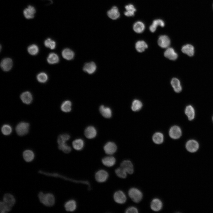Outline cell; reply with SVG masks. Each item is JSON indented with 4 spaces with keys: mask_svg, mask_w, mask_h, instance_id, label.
<instances>
[{
    "mask_svg": "<svg viewBox=\"0 0 213 213\" xmlns=\"http://www.w3.org/2000/svg\"><path fill=\"white\" fill-rule=\"evenodd\" d=\"M38 197L40 202L46 206H52L55 203L54 196L51 193L44 194L40 192L38 193Z\"/></svg>",
    "mask_w": 213,
    "mask_h": 213,
    "instance_id": "obj_1",
    "label": "cell"
},
{
    "mask_svg": "<svg viewBox=\"0 0 213 213\" xmlns=\"http://www.w3.org/2000/svg\"><path fill=\"white\" fill-rule=\"evenodd\" d=\"M129 197L134 202L138 203L142 199L143 194L142 192L138 189L135 188H130L128 192Z\"/></svg>",
    "mask_w": 213,
    "mask_h": 213,
    "instance_id": "obj_2",
    "label": "cell"
},
{
    "mask_svg": "<svg viewBox=\"0 0 213 213\" xmlns=\"http://www.w3.org/2000/svg\"><path fill=\"white\" fill-rule=\"evenodd\" d=\"M29 125L28 123L21 122L16 126L15 130L17 134L20 136H22L27 133L29 131Z\"/></svg>",
    "mask_w": 213,
    "mask_h": 213,
    "instance_id": "obj_3",
    "label": "cell"
},
{
    "mask_svg": "<svg viewBox=\"0 0 213 213\" xmlns=\"http://www.w3.org/2000/svg\"><path fill=\"white\" fill-rule=\"evenodd\" d=\"M109 174L105 170L101 169L98 171L95 174V178L99 183H103L106 181L109 177Z\"/></svg>",
    "mask_w": 213,
    "mask_h": 213,
    "instance_id": "obj_4",
    "label": "cell"
},
{
    "mask_svg": "<svg viewBox=\"0 0 213 213\" xmlns=\"http://www.w3.org/2000/svg\"><path fill=\"white\" fill-rule=\"evenodd\" d=\"M199 145L196 141L191 140L188 141L185 145L187 150L191 153L196 152L199 149Z\"/></svg>",
    "mask_w": 213,
    "mask_h": 213,
    "instance_id": "obj_5",
    "label": "cell"
},
{
    "mask_svg": "<svg viewBox=\"0 0 213 213\" xmlns=\"http://www.w3.org/2000/svg\"><path fill=\"white\" fill-rule=\"evenodd\" d=\"M113 198L115 201L119 204H123L125 203L127 200L126 196L125 193L120 190L114 193Z\"/></svg>",
    "mask_w": 213,
    "mask_h": 213,
    "instance_id": "obj_6",
    "label": "cell"
},
{
    "mask_svg": "<svg viewBox=\"0 0 213 213\" xmlns=\"http://www.w3.org/2000/svg\"><path fill=\"white\" fill-rule=\"evenodd\" d=\"M104 149L106 154L111 155L114 154L117 151V146L114 143L108 142L104 146Z\"/></svg>",
    "mask_w": 213,
    "mask_h": 213,
    "instance_id": "obj_7",
    "label": "cell"
},
{
    "mask_svg": "<svg viewBox=\"0 0 213 213\" xmlns=\"http://www.w3.org/2000/svg\"><path fill=\"white\" fill-rule=\"evenodd\" d=\"M182 134L180 128L176 125L172 127L169 131L170 137L173 139H177L180 138Z\"/></svg>",
    "mask_w": 213,
    "mask_h": 213,
    "instance_id": "obj_8",
    "label": "cell"
},
{
    "mask_svg": "<svg viewBox=\"0 0 213 213\" xmlns=\"http://www.w3.org/2000/svg\"><path fill=\"white\" fill-rule=\"evenodd\" d=\"M159 46L163 48H167L170 44V40L169 37L166 35L160 36L158 40Z\"/></svg>",
    "mask_w": 213,
    "mask_h": 213,
    "instance_id": "obj_9",
    "label": "cell"
},
{
    "mask_svg": "<svg viewBox=\"0 0 213 213\" xmlns=\"http://www.w3.org/2000/svg\"><path fill=\"white\" fill-rule=\"evenodd\" d=\"M120 167L130 174H132L134 172L133 166L131 161L126 160L123 161L120 164Z\"/></svg>",
    "mask_w": 213,
    "mask_h": 213,
    "instance_id": "obj_10",
    "label": "cell"
},
{
    "mask_svg": "<svg viewBox=\"0 0 213 213\" xmlns=\"http://www.w3.org/2000/svg\"><path fill=\"white\" fill-rule=\"evenodd\" d=\"M162 206L163 204L162 201L158 198L153 199L151 203V208L154 211H159L162 209Z\"/></svg>",
    "mask_w": 213,
    "mask_h": 213,
    "instance_id": "obj_11",
    "label": "cell"
},
{
    "mask_svg": "<svg viewBox=\"0 0 213 213\" xmlns=\"http://www.w3.org/2000/svg\"><path fill=\"white\" fill-rule=\"evenodd\" d=\"M12 59L10 58H4L1 61L0 65L3 70L8 71L12 68Z\"/></svg>",
    "mask_w": 213,
    "mask_h": 213,
    "instance_id": "obj_12",
    "label": "cell"
},
{
    "mask_svg": "<svg viewBox=\"0 0 213 213\" xmlns=\"http://www.w3.org/2000/svg\"><path fill=\"white\" fill-rule=\"evenodd\" d=\"M164 55L165 57L172 60H176L178 57L177 54L174 49L171 47L167 48L164 52Z\"/></svg>",
    "mask_w": 213,
    "mask_h": 213,
    "instance_id": "obj_13",
    "label": "cell"
},
{
    "mask_svg": "<svg viewBox=\"0 0 213 213\" xmlns=\"http://www.w3.org/2000/svg\"><path fill=\"white\" fill-rule=\"evenodd\" d=\"M3 201L6 205L12 207L15 204V200L11 194L6 193L4 196Z\"/></svg>",
    "mask_w": 213,
    "mask_h": 213,
    "instance_id": "obj_14",
    "label": "cell"
},
{
    "mask_svg": "<svg viewBox=\"0 0 213 213\" xmlns=\"http://www.w3.org/2000/svg\"><path fill=\"white\" fill-rule=\"evenodd\" d=\"M36 11L35 8L31 5H29L23 11V14L27 19H31L34 16Z\"/></svg>",
    "mask_w": 213,
    "mask_h": 213,
    "instance_id": "obj_15",
    "label": "cell"
},
{
    "mask_svg": "<svg viewBox=\"0 0 213 213\" xmlns=\"http://www.w3.org/2000/svg\"><path fill=\"white\" fill-rule=\"evenodd\" d=\"M96 134V128L92 126L87 127L84 131L85 136L88 139H92L95 138Z\"/></svg>",
    "mask_w": 213,
    "mask_h": 213,
    "instance_id": "obj_16",
    "label": "cell"
},
{
    "mask_svg": "<svg viewBox=\"0 0 213 213\" xmlns=\"http://www.w3.org/2000/svg\"><path fill=\"white\" fill-rule=\"evenodd\" d=\"M101 161L102 164L104 166L108 167H111L115 164L116 160L114 156H110L103 158Z\"/></svg>",
    "mask_w": 213,
    "mask_h": 213,
    "instance_id": "obj_17",
    "label": "cell"
},
{
    "mask_svg": "<svg viewBox=\"0 0 213 213\" xmlns=\"http://www.w3.org/2000/svg\"><path fill=\"white\" fill-rule=\"evenodd\" d=\"M96 69V66L93 62L85 64L83 68V70L89 74L94 73Z\"/></svg>",
    "mask_w": 213,
    "mask_h": 213,
    "instance_id": "obj_18",
    "label": "cell"
},
{
    "mask_svg": "<svg viewBox=\"0 0 213 213\" xmlns=\"http://www.w3.org/2000/svg\"><path fill=\"white\" fill-rule=\"evenodd\" d=\"M100 112L105 118H110L112 116V111L110 108L102 105L99 107Z\"/></svg>",
    "mask_w": 213,
    "mask_h": 213,
    "instance_id": "obj_19",
    "label": "cell"
},
{
    "mask_svg": "<svg viewBox=\"0 0 213 213\" xmlns=\"http://www.w3.org/2000/svg\"><path fill=\"white\" fill-rule=\"evenodd\" d=\"M20 98L23 102L28 104H30L33 100L32 95L28 91H26L22 93L20 95Z\"/></svg>",
    "mask_w": 213,
    "mask_h": 213,
    "instance_id": "obj_20",
    "label": "cell"
},
{
    "mask_svg": "<svg viewBox=\"0 0 213 213\" xmlns=\"http://www.w3.org/2000/svg\"><path fill=\"white\" fill-rule=\"evenodd\" d=\"M77 203L76 201L73 199L69 200L65 204L64 207L65 210L68 212H73L77 208Z\"/></svg>",
    "mask_w": 213,
    "mask_h": 213,
    "instance_id": "obj_21",
    "label": "cell"
},
{
    "mask_svg": "<svg viewBox=\"0 0 213 213\" xmlns=\"http://www.w3.org/2000/svg\"><path fill=\"white\" fill-rule=\"evenodd\" d=\"M108 16L112 20H116L120 16V13L118 8L115 6L113 7L107 13Z\"/></svg>",
    "mask_w": 213,
    "mask_h": 213,
    "instance_id": "obj_22",
    "label": "cell"
},
{
    "mask_svg": "<svg viewBox=\"0 0 213 213\" xmlns=\"http://www.w3.org/2000/svg\"><path fill=\"white\" fill-rule=\"evenodd\" d=\"M164 25V22L163 20L161 19L155 20L153 21L152 24L149 27V30L151 32L153 33L156 30L158 26L163 27Z\"/></svg>",
    "mask_w": 213,
    "mask_h": 213,
    "instance_id": "obj_23",
    "label": "cell"
},
{
    "mask_svg": "<svg viewBox=\"0 0 213 213\" xmlns=\"http://www.w3.org/2000/svg\"><path fill=\"white\" fill-rule=\"evenodd\" d=\"M182 52L189 56H192L194 54V47L191 45L187 44L183 46L182 48Z\"/></svg>",
    "mask_w": 213,
    "mask_h": 213,
    "instance_id": "obj_24",
    "label": "cell"
},
{
    "mask_svg": "<svg viewBox=\"0 0 213 213\" xmlns=\"http://www.w3.org/2000/svg\"><path fill=\"white\" fill-rule=\"evenodd\" d=\"M171 84L176 92L179 93L182 91V88L180 82L178 78H173L171 80Z\"/></svg>",
    "mask_w": 213,
    "mask_h": 213,
    "instance_id": "obj_25",
    "label": "cell"
},
{
    "mask_svg": "<svg viewBox=\"0 0 213 213\" xmlns=\"http://www.w3.org/2000/svg\"><path fill=\"white\" fill-rule=\"evenodd\" d=\"M62 55L64 58L69 60L73 59L74 56V53L71 50L66 48L62 51Z\"/></svg>",
    "mask_w": 213,
    "mask_h": 213,
    "instance_id": "obj_26",
    "label": "cell"
},
{
    "mask_svg": "<svg viewBox=\"0 0 213 213\" xmlns=\"http://www.w3.org/2000/svg\"><path fill=\"white\" fill-rule=\"evenodd\" d=\"M148 47V45L143 41H138L135 44V49L139 52H142L144 51Z\"/></svg>",
    "mask_w": 213,
    "mask_h": 213,
    "instance_id": "obj_27",
    "label": "cell"
},
{
    "mask_svg": "<svg viewBox=\"0 0 213 213\" xmlns=\"http://www.w3.org/2000/svg\"><path fill=\"white\" fill-rule=\"evenodd\" d=\"M84 142L81 139H75L72 143V146L73 148L77 151L82 150L84 147Z\"/></svg>",
    "mask_w": 213,
    "mask_h": 213,
    "instance_id": "obj_28",
    "label": "cell"
},
{
    "mask_svg": "<svg viewBox=\"0 0 213 213\" xmlns=\"http://www.w3.org/2000/svg\"><path fill=\"white\" fill-rule=\"evenodd\" d=\"M126 11L124 12L125 15L127 17H132L135 14L136 9L132 4L126 5L125 7Z\"/></svg>",
    "mask_w": 213,
    "mask_h": 213,
    "instance_id": "obj_29",
    "label": "cell"
},
{
    "mask_svg": "<svg viewBox=\"0 0 213 213\" xmlns=\"http://www.w3.org/2000/svg\"><path fill=\"white\" fill-rule=\"evenodd\" d=\"M133 28L135 32L137 33H141L144 30L145 26L143 22L138 21L134 24Z\"/></svg>",
    "mask_w": 213,
    "mask_h": 213,
    "instance_id": "obj_30",
    "label": "cell"
},
{
    "mask_svg": "<svg viewBox=\"0 0 213 213\" xmlns=\"http://www.w3.org/2000/svg\"><path fill=\"white\" fill-rule=\"evenodd\" d=\"M23 156L25 160L28 162L32 161L34 159V154L32 151L30 150L25 151L23 153Z\"/></svg>",
    "mask_w": 213,
    "mask_h": 213,
    "instance_id": "obj_31",
    "label": "cell"
},
{
    "mask_svg": "<svg viewBox=\"0 0 213 213\" xmlns=\"http://www.w3.org/2000/svg\"><path fill=\"white\" fill-rule=\"evenodd\" d=\"M152 140L155 143L157 144H161L163 142L164 135L161 133H156L152 136Z\"/></svg>",
    "mask_w": 213,
    "mask_h": 213,
    "instance_id": "obj_32",
    "label": "cell"
},
{
    "mask_svg": "<svg viewBox=\"0 0 213 213\" xmlns=\"http://www.w3.org/2000/svg\"><path fill=\"white\" fill-rule=\"evenodd\" d=\"M185 113L189 120H193L194 118L195 111L193 107L191 105L186 106L185 110Z\"/></svg>",
    "mask_w": 213,
    "mask_h": 213,
    "instance_id": "obj_33",
    "label": "cell"
},
{
    "mask_svg": "<svg viewBox=\"0 0 213 213\" xmlns=\"http://www.w3.org/2000/svg\"><path fill=\"white\" fill-rule=\"evenodd\" d=\"M47 61L49 63L51 64H56L59 62V57L56 54L51 53L48 55L47 58Z\"/></svg>",
    "mask_w": 213,
    "mask_h": 213,
    "instance_id": "obj_34",
    "label": "cell"
},
{
    "mask_svg": "<svg viewBox=\"0 0 213 213\" xmlns=\"http://www.w3.org/2000/svg\"><path fill=\"white\" fill-rule=\"evenodd\" d=\"M71 102L69 100H66L62 103L61 106V109L63 112H69L71 110Z\"/></svg>",
    "mask_w": 213,
    "mask_h": 213,
    "instance_id": "obj_35",
    "label": "cell"
},
{
    "mask_svg": "<svg viewBox=\"0 0 213 213\" xmlns=\"http://www.w3.org/2000/svg\"><path fill=\"white\" fill-rule=\"evenodd\" d=\"M142 106V103L141 101L138 99H135L132 103L131 108L133 111H138L141 109Z\"/></svg>",
    "mask_w": 213,
    "mask_h": 213,
    "instance_id": "obj_36",
    "label": "cell"
},
{
    "mask_svg": "<svg viewBox=\"0 0 213 213\" xmlns=\"http://www.w3.org/2000/svg\"><path fill=\"white\" fill-rule=\"evenodd\" d=\"M70 135L67 134L60 135L58 138L57 143L58 145L66 143V142L70 138Z\"/></svg>",
    "mask_w": 213,
    "mask_h": 213,
    "instance_id": "obj_37",
    "label": "cell"
},
{
    "mask_svg": "<svg viewBox=\"0 0 213 213\" xmlns=\"http://www.w3.org/2000/svg\"><path fill=\"white\" fill-rule=\"evenodd\" d=\"M115 173L118 177L121 178H125L127 176L126 172L120 167L115 170Z\"/></svg>",
    "mask_w": 213,
    "mask_h": 213,
    "instance_id": "obj_38",
    "label": "cell"
},
{
    "mask_svg": "<svg viewBox=\"0 0 213 213\" xmlns=\"http://www.w3.org/2000/svg\"><path fill=\"white\" fill-rule=\"evenodd\" d=\"M28 52L31 55H35L37 54L39 51L38 47L36 44L30 45L28 48Z\"/></svg>",
    "mask_w": 213,
    "mask_h": 213,
    "instance_id": "obj_39",
    "label": "cell"
},
{
    "mask_svg": "<svg viewBox=\"0 0 213 213\" xmlns=\"http://www.w3.org/2000/svg\"><path fill=\"white\" fill-rule=\"evenodd\" d=\"M44 44L45 46L50 48L51 49H54L56 47V43L54 41L50 38H48L45 40Z\"/></svg>",
    "mask_w": 213,
    "mask_h": 213,
    "instance_id": "obj_40",
    "label": "cell"
},
{
    "mask_svg": "<svg viewBox=\"0 0 213 213\" xmlns=\"http://www.w3.org/2000/svg\"><path fill=\"white\" fill-rule=\"evenodd\" d=\"M2 133L5 135H9L12 132V128L9 125L5 124L3 125L1 128Z\"/></svg>",
    "mask_w": 213,
    "mask_h": 213,
    "instance_id": "obj_41",
    "label": "cell"
},
{
    "mask_svg": "<svg viewBox=\"0 0 213 213\" xmlns=\"http://www.w3.org/2000/svg\"><path fill=\"white\" fill-rule=\"evenodd\" d=\"M48 77L47 75L43 72L39 73L37 76L38 80L40 82L44 83L47 80Z\"/></svg>",
    "mask_w": 213,
    "mask_h": 213,
    "instance_id": "obj_42",
    "label": "cell"
},
{
    "mask_svg": "<svg viewBox=\"0 0 213 213\" xmlns=\"http://www.w3.org/2000/svg\"><path fill=\"white\" fill-rule=\"evenodd\" d=\"M11 207L7 205L3 201L0 203V211L1 213L7 212L10 211Z\"/></svg>",
    "mask_w": 213,
    "mask_h": 213,
    "instance_id": "obj_43",
    "label": "cell"
},
{
    "mask_svg": "<svg viewBox=\"0 0 213 213\" xmlns=\"http://www.w3.org/2000/svg\"><path fill=\"white\" fill-rule=\"evenodd\" d=\"M58 148L59 149L67 154L70 153L71 150V147L66 143L58 145Z\"/></svg>",
    "mask_w": 213,
    "mask_h": 213,
    "instance_id": "obj_44",
    "label": "cell"
},
{
    "mask_svg": "<svg viewBox=\"0 0 213 213\" xmlns=\"http://www.w3.org/2000/svg\"><path fill=\"white\" fill-rule=\"evenodd\" d=\"M126 213H138V209L135 206H130L127 208L125 211Z\"/></svg>",
    "mask_w": 213,
    "mask_h": 213,
    "instance_id": "obj_45",
    "label": "cell"
},
{
    "mask_svg": "<svg viewBox=\"0 0 213 213\" xmlns=\"http://www.w3.org/2000/svg\"></svg>",
    "mask_w": 213,
    "mask_h": 213,
    "instance_id": "obj_46",
    "label": "cell"
}]
</instances>
